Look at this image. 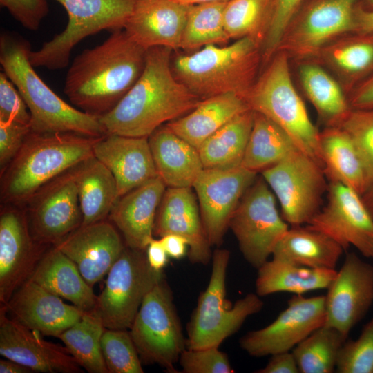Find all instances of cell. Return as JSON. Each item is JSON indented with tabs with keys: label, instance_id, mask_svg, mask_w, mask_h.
<instances>
[{
	"label": "cell",
	"instance_id": "f1b7e54d",
	"mask_svg": "<svg viewBox=\"0 0 373 373\" xmlns=\"http://www.w3.org/2000/svg\"><path fill=\"white\" fill-rule=\"evenodd\" d=\"M83 311L95 309L97 296L77 265L55 246L43 256L29 278Z\"/></svg>",
	"mask_w": 373,
	"mask_h": 373
},
{
	"label": "cell",
	"instance_id": "3957f363",
	"mask_svg": "<svg viewBox=\"0 0 373 373\" xmlns=\"http://www.w3.org/2000/svg\"><path fill=\"white\" fill-rule=\"evenodd\" d=\"M31 46L19 34L0 35V64L25 101L37 133H75L89 137L106 134L99 117L69 105L39 77L30 60Z\"/></svg>",
	"mask_w": 373,
	"mask_h": 373
},
{
	"label": "cell",
	"instance_id": "f546056e",
	"mask_svg": "<svg viewBox=\"0 0 373 373\" xmlns=\"http://www.w3.org/2000/svg\"><path fill=\"white\" fill-rule=\"evenodd\" d=\"M248 110L251 109L242 97L222 94L201 100L191 112L165 125L198 149L215 132Z\"/></svg>",
	"mask_w": 373,
	"mask_h": 373
},
{
	"label": "cell",
	"instance_id": "4dcf8cb0",
	"mask_svg": "<svg viewBox=\"0 0 373 373\" xmlns=\"http://www.w3.org/2000/svg\"><path fill=\"white\" fill-rule=\"evenodd\" d=\"M71 171L83 215L82 225L108 219L118 199L117 182L111 171L94 155Z\"/></svg>",
	"mask_w": 373,
	"mask_h": 373
},
{
	"label": "cell",
	"instance_id": "680465c9",
	"mask_svg": "<svg viewBox=\"0 0 373 373\" xmlns=\"http://www.w3.org/2000/svg\"><path fill=\"white\" fill-rule=\"evenodd\" d=\"M180 3L187 5H195L204 3H213V2H222L227 3L231 0H176Z\"/></svg>",
	"mask_w": 373,
	"mask_h": 373
},
{
	"label": "cell",
	"instance_id": "e0dca14e",
	"mask_svg": "<svg viewBox=\"0 0 373 373\" xmlns=\"http://www.w3.org/2000/svg\"><path fill=\"white\" fill-rule=\"evenodd\" d=\"M51 245L36 240L23 207L4 204L0 213V303L27 281Z\"/></svg>",
	"mask_w": 373,
	"mask_h": 373
},
{
	"label": "cell",
	"instance_id": "d6a6232c",
	"mask_svg": "<svg viewBox=\"0 0 373 373\" xmlns=\"http://www.w3.org/2000/svg\"><path fill=\"white\" fill-rule=\"evenodd\" d=\"M301 88L325 127H339L352 108L339 82L315 59L297 61Z\"/></svg>",
	"mask_w": 373,
	"mask_h": 373
},
{
	"label": "cell",
	"instance_id": "c3c4849f",
	"mask_svg": "<svg viewBox=\"0 0 373 373\" xmlns=\"http://www.w3.org/2000/svg\"><path fill=\"white\" fill-rule=\"evenodd\" d=\"M31 130L15 122H0V171L2 173L23 146Z\"/></svg>",
	"mask_w": 373,
	"mask_h": 373
},
{
	"label": "cell",
	"instance_id": "83f0119b",
	"mask_svg": "<svg viewBox=\"0 0 373 373\" xmlns=\"http://www.w3.org/2000/svg\"><path fill=\"white\" fill-rule=\"evenodd\" d=\"M329 68L347 93L373 74V32H350L326 45L314 59Z\"/></svg>",
	"mask_w": 373,
	"mask_h": 373
},
{
	"label": "cell",
	"instance_id": "836d02e7",
	"mask_svg": "<svg viewBox=\"0 0 373 373\" xmlns=\"http://www.w3.org/2000/svg\"><path fill=\"white\" fill-rule=\"evenodd\" d=\"M257 269L256 293L260 297L280 292L303 295L327 289L336 272L333 269L306 267L274 258Z\"/></svg>",
	"mask_w": 373,
	"mask_h": 373
},
{
	"label": "cell",
	"instance_id": "44dd1931",
	"mask_svg": "<svg viewBox=\"0 0 373 373\" xmlns=\"http://www.w3.org/2000/svg\"><path fill=\"white\" fill-rule=\"evenodd\" d=\"M0 354L46 373H79L82 367L66 347L44 339L40 333L10 319L0 308Z\"/></svg>",
	"mask_w": 373,
	"mask_h": 373
},
{
	"label": "cell",
	"instance_id": "484cf974",
	"mask_svg": "<svg viewBox=\"0 0 373 373\" xmlns=\"http://www.w3.org/2000/svg\"><path fill=\"white\" fill-rule=\"evenodd\" d=\"M166 187L157 175L117 200L108 219L120 231L126 247L146 250L154 238L155 216Z\"/></svg>",
	"mask_w": 373,
	"mask_h": 373
},
{
	"label": "cell",
	"instance_id": "e575fe53",
	"mask_svg": "<svg viewBox=\"0 0 373 373\" xmlns=\"http://www.w3.org/2000/svg\"><path fill=\"white\" fill-rule=\"evenodd\" d=\"M320 146L328 182H341L361 195L367 188V180L350 135L341 127H325L320 131Z\"/></svg>",
	"mask_w": 373,
	"mask_h": 373
},
{
	"label": "cell",
	"instance_id": "d590c367",
	"mask_svg": "<svg viewBox=\"0 0 373 373\" xmlns=\"http://www.w3.org/2000/svg\"><path fill=\"white\" fill-rule=\"evenodd\" d=\"M254 112L236 116L198 149L204 169H231L241 165L254 123Z\"/></svg>",
	"mask_w": 373,
	"mask_h": 373
},
{
	"label": "cell",
	"instance_id": "6f0895ef",
	"mask_svg": "<svg viewBox=\"0 0 373 373\" xmlns=\"http://www.w3.org/2000/svg\"><path fill=\"white\" fill-rule=\"evenodd\" d=\"M361 196L366 208L373 218V182L367 187Z\"/></svg>",
	"mask_w": 373,
	"mask_h": 373
},
{
	"label": "cell",
	"instance_id": "d6986e66",
	"mask_svg": "<svg viewBox=\"0 0 373 373\" xmlns=\"http://www.w3.org/2000/svg\"><path fill=\"white\" fill-rule=\"evenodd\" d=\"M327 290L324 325L348 337L373 305V265L347 253Z\"/></svg>",
	"mask_w": 373,
	"mask_h": 373
},
{
	"label": "cell",
	"instance_id": "db71d44e",
	"mask_svg": "<svg viewBox=\"0 0 373 373\" xmlns=\"http://www.w3.org/2000/svg\"><path fill=\"white\" fill-rule=\"evenodd\" d=\"M160 239L169 257L179 260L186 254L189 244L184 237L170 233L164 236Z\"/></svg>",
	"mask_w": 373,
	"mask_h": 373
},
{
	"label": "cell",
	"instance_id": "7c38bea8",
	"mask_svg": "<svg viewBox=\"0 0 373 373\" xmlns=\"http://www.w3.org/2000/svg\"><path fill=\"white\" fill-rule=\"evenodd\" d=\"M276 196L262 176L256 177L238 202L229 222L245 260L258 269L272 256L288 230Z\"/></svg>",
	"mask_w": 373,
	"mask_h": 373
},
{
	"label": "cell",
	"instance_id": "9f6ffc18",
	"mask_svg": "<svg viewBox=\"0 0 373 373\" xmlns=\"http://www.w3.org/2000/svg\"><path fill=\"white\" fill-rule=\"evenodd\" d=\"M1 373H31L33 371L28 367L17 361L4 358L0 360Z\"/></svg>",
	"mask_w": 373,
	"mask_h": 373
},
{
	"label": "cell",
	"instance_id": "ee69618b",
	"mask_svg": "<svg viewBox=\"0 0 373 373\" xmlns=\"http://www.w3.org/2000/svg\"><path fill=\"white\" fill-rule=\"evenodd\" d=\"M338 373H373V316L363 326L359 336L348 338L342 345L336 360Z\"/></svg>",
	"mask_w": 373,
	"mask_h": 373
},
{
	"label": "cell",
	"instance_id": "f5cc1de1",
	"mask_svg": "<svg viewBox=\"0 0 373 373\" xmlns=\"http://www.w3.org/2000/svg\"><path fill=\"white\" fill-rule=\"evenodd\" d=\"M148 262L155 271H163L168 262V254L160 238H153L146 249Z\"/></svg>",
	"mask_w": 373,
	"mask_h": 373
},
{
	"label": "cell",
	"instance_id": "f35d334b",
	"mask_svg": "<svg viewBox=\"0 0 373 373\" xmlns=\"http://www.w3.org/2000/svg\"><path fill=\"white\" fill-rule=\"evenodd\" d=\"M347 338L325 325L314 330L291 350L299 372H334L339 350Z\"/></svg>",
	"mask_w": 373,
	"mask_h": 373
},
{
	"label": "cell",
	"instance_id": "d4e9b609",
	"mask_svg": "<svg viewBox=\"0 0 373 373\" xmlns=\"http://www.w3.org/2000/svg\"><path fill=\"white\" fill-rule=\"evenodd\" d=\"M191 6L176 0H135L123 29L146 50L157 46L177 50Z\"/></svg>",
	"mask_w": 373,
	"mask_h": 373
},
{
	"label": "cell",
	"instance_id": "8fae6325",
	"mask_svg": "<svg viewBox=\"0 0 373 373\" xmlns=\"http://www.w3.org/2000/svg\"><path fill=\"white\" fill-rule=\"evenodd\" d=\"M261 175L278 200L291 226L307 224L323 207L328 182L323 168L298 149Z\"/></svg>",
	"mask_w": 373,
	"mask_h": 373
},
{
	"label": "cell",
	"instance_id": "5b68a950",
	"mask_svg": "<svg viewBox=\"0 0 373 373\" xmlns=\"http://www.w3.org/2000/svg\"><path fill=\"white\" fill-rule=\"evenodd\" d=\"M95 139L75 133L30 131L18 154L1 173V201L23 207L45 184L93 155Z\"/></svg>",
	"mask_w": 373,
	"mask_h": 373
},
{
	"label": "cell",
	"instance_id": "7a4b0ae2",
	"mask_svg": "<svg viewBox=\"0 0 373 373\" xmlns=\"http://www.w3.org/2000/svg\"><path fill=\"white\" fill-rule=\"evenodd\" d=\"M146 49L124 30L113 31L102 44L73 61L64 91L78 109L99 117L110 112L141 75Z\"/></svg>",
	"mask_w": 373,
	"mask_h": 373
},
{
	"label": "cell",
	"instance_id": "ab89813d",
	"mask_svg": "<svg viewBox=\"0 0 373 373\" xmlns=\"http://www.w3.org/2000/svg\"><path fill=\"white\" fill-rule=\"evenodd\" d=\"M227 3L191 5L184 26L180 48L186 51L207 45H224L230 40L224 27Z\"/></svg>",
	"mask_w": 373,
	"mask_h": 373
},
{
	"label": "cell",
	"instance_id": "ac0fdd59",
	"mask_svg": "<svg viewBox=\"0 0 373 373\" xmlns=\"http://www.w3.org/2000/svg\"><path fill=\"white\" fill-rule=\"evenodd\" d=\"M257 173L243 166L203 169L193 188L202 224L211 247L222 245L230 219L243 194Z\"/></svg>",
	"mask_w": 373,
	"mask_h": 373
},
{
	"label": "cell",
	"instance_id": "816d5d0a",
	"mask_svg": "<svg viewBox=\"0 0 373 373\" xmlns=\"http://www.w3.org/2000/svg\"><path fill=\"white\" fill-rule=\"evenodd\" d=\"M352 109H373V74L347 95Z\"/></svg>",
	"mask_w": 373,
	"mask_h": 373
},
{
	"label": "cell",
	"instance_id": "f6af8a7d",
	"mask_svg": "<svg viewBox=\"0 0 373 373\" xmlns=\"http://www.w3.org/2000/svg\"><path fill=\"white\" fill-rule=\"evenodd\" d=\"M305 0H274L271 18L261 50L262 67L277 52L289 23Z\"/></svg>",
	"mask_w": 373,
	"mask_h": 373
},
{
	"label": "cell",
	"instance_id": "60d3db41",
	"mask_svg": "<svg viewBox=\"0 0 373 373\" xmlns=\"http://www.w3.org/2000/svg\"><path fill=\"white\" fill-rule=\"evenodd\" d=\"M274 0H231L224 8L226 32L230 39L249 37L261 45L269 23Z\"/></svg>",
	"mask_w": 373,
	"mask_h": 373
},
{
	"label": "cell",
	"instance_id": "6da1fadb",
	"mask_svg": "<svg viewBox=\"0 0 373 373\" xmlns=\"http://www.w3.org/2000/svg\"><path fill=\"white\" fill-rule=\"evenodd\" d=\"M173 51L161 46L147 49L137 82L114 108L99 117L106 133L148 137L164 124L197 107L201 99L173 72Z\"/></svg>",
	"mask_w": 373,
	"mask_h": 373
},
{
	"label": "cell",
	"instance_id": "b9f144b4",
	"mask_svg": "<svg viewBox=\"0 0 373 373\" xmlns=\"http://www.w3.org/2000/svg\"><path fill=\"white\" fill-rule=\"evenodd\" d=\"M102 354L108 373H143L142 363L128 329L106 328Z\"/></svg>",
	"mask_w": 373,
	"mask_h": 373
},
{
	"label": "cell",
	"instance_id": "ba28073f",
	"mask_svg": "<svg viewBox=\"0 0 373 373\" xmlns=\"http://www.w3.org/2000/svg\"><path fill=\"white\" fill-rule=\"evenodd\" d=\"M128 331L142 365L176 372L174 365L186 345L166 277L145 296Z\"/></svg>",
	"mask_w": 373,
	"mask_h": 373
},
{
	"label": "cell",
	"instance_id": "1f68e13d",
	"mask_svg": "<svg viewBox=\"0 0 373 373\" xmlns=\"http://www.w3.org/2000/svg\"><path fill=\"white\" fill-rule=\"evenodd\" d=\"M344 251L332 238L305 224L288 229L272 258L309 268L336 270Z\"/></svg>",
	"mask_w": 373,
	"mask_h": 373
},
{
	"label": "cell",
	"instance_id": "30bf717a",
	"mask_svg": "<svg viewBox=\"0 0 373 373\" xmlns=\"http://www.w3.org/2000/svg\"><path fill=\"white\" fill-rule=\"evenodd\" d=\"M165 275L149 265L146 250L126 247L107 274L95 310L104 327L129 329L148 293Z\"/></svg>",
	"mask_w": 373,
	"mask_h": 373
},
{
	"label": "cell",
	"instance_id": "9c48e42d",
	"mask_svg": "<svg viewBox=\"0 0 373 373\" xmlns=\"http://www.w3.org/2000/svg\"><path fill=\"white\" fill-rule=\"evenodd\" d=\"M68 17L66 28L41 47L32 50L34 67L49 70L66 68L73 48L84 38L104 30L123 29L135 0H55Z\"/></svg>",
	"mask_w": 373,
	"mask_h": 373
},
{
	"label": "cell",
	"instance_id": "7402d4cb",
	"mask_svg": "<svg viewBox=\"0 0 373 373\" xmlns=\"http://www.w3.org/2000/svg\"><path fill=\"white\" fill-rule=\"evenodd\" d=\"M3 307L7 316L44 336L58 338L76 323L85 311L63 302L61 298L28 279Z\"/></svg>",
	"mask_w": 373,
	"mask_h": 373
},
{
	"label": "cell",
	"instance_id": "8d00e7d4",
	"mask_svg": "<svg viewBox=\"0 0 373 373\" xmlns=\"http://www.w3.org/2000/svg\"><path fill=\"white\" fill-rule=\"evenodd\" d=\"M297 149L283 129L265 115L254 112L241 166L256 173H261Z\"/></svg>",
	"mask_w": 373,
	"mask_h": 373
},
{
	"label": "cell",
	"instance_id": "4316f807",
	"mask_svg": "<svg viewBox=\"0 0 373 373\" xmlns=\"http://www.w3.org/2000/svg\"><path fill=\"white\" fill-rule=\"evenodd\" d=\"M157 175L167 187H193L204 166L198 150L165 124L149 137Z\"/></svg>",
	"mask_w": 373,
	"mask_h": 373
},
{
	"label": "cell",
	"instance_id": "cb8c5ba5",
	"mask_svg": "<svg viewBox=\"0 0 373 373\" xmlns=\"http://www.w3.org/2000/svg\"><path fill=\"white\" fill-rule=\"evenodd\" d=\"M93 152L114 175L118 198L157 176L147 137L106 133L95 139Z\"/></svg>",
	"mask_w": 373,
	"mask_h": 373
},
{
	"label": "cell",
	"instance_id": "91938a15",
	"mask_svg": "<svg viewBox=\"0 0 373 373\" xmlns=\"http://www.w3.org/2000/svg\"><path fill=\"white\" fill-rule=\"evenodd\" d=\"M360 4L365 10H373V0H363Z\"/></svg>",
	"mask_w": 373,
	"mask_h": 373
},
{
	"label": "cell",
	"instance_id": "bcb514c9",
	"mask_svg": "<svg viewBox=\"0 0 373 373\" xmlns=\"http://www.w3.org/2000/svg\"><path fill=\"white\" fill-rule=\"evenodd\" d=\"M178 362L183 373H232L228 356L219 347L185 348Z\"/></svg>",
	"mask_w": 373,
	"mask_h": 373
},
{
	"label": "cell",
	"instance_id": "f907efd6",
	"mask_svg": "<svg viewBox=\"0 0 373 373\" xmlns=\"http://www.w3.org/2000/svg\"><path fill=\"white\" fill-rule=\"evenodd\" d=\"M256 373H300L299 369L291 351L271 355L266 365L255 371Z\"/></svg>",
	"mask_w": 373,
	"mask_h": 373
},
{
	"label": "cell",
	"instance_id": "11a10c76",
	"mask_svg": "<svg viewBox=\"0 0 373 373\" xmlns=\"http://www.w3.org/2000/svg\"><path fill=\"white\" fill-rule=\"evenodd\" d=\"M356 32H373V10L364 9L358 3L356 9Z\"/></svg>",
	"mask_w": 373,
	"mask_h": 373
},
{
	"label": "cell",
	"instance_id": "4fadbf2b",
	"mask_svg": "<svg viewBox=\"0 0 373 373\" xmlns=\"http://www.w3.org/2000/svg\"><path fill=\"white\" fill-rule=\"evenodd\" d=\"M358 3V0L303 3L287 28L278 50L296 61L314 59L331 41L355 31Z\"/></svg>",
	"mask_w": 373,
	"mask_h": 373
},
{
	"label": "cell",
	"instance_id": "5bb4252c",
	"mask_svg": "<svg viewBox=\"0 0 373 373\" xmlns=\"http://www.w3.org/2000/svg\"><path fill=\"white\" fill-rule=\"evenodd\" d=\"M325 321V295L305 297L294 294L272 323L247 332L240 338L239 345L254 357L291 351Z\"/></svg>",
	"mask_w": 373,
	"mask_h": 373
},
{
	"label": "cell",
	"instance_id": "2e32d148",
	"mask_svg": "<svg viewBox=\"0 0 373 373\" xmlns=\"http://www.w3.org/2000/svg\"><path fill=\"white\" fill-rule=\"evenodd\" d=\"M306 225L327 235L345 251L352 245L373 259V218L361 195L343 183L328 182L326 204Z\"/></svg>",
	"mask_w": 373,
	"mask_h": 373
},
{
	"label": "cell",
	"instance_id": "9a60e30c",
	"mask_svg": "<svg viewBox=\"0 0 373 373\" xmlns=\"http://www.w3.org/2000/svg\"><path fill=\"white\" fill-rule=\"evenodd\" d=\"M71 169L42 186L23 206L30 232L41 243L53 246L82 224Z\"/></svg>",
	"mask_w": 373,
	"mask_h": 373
},
{
	"label": "cell",
	"instance_id": "8992f818",
	"mask_svg": "<svg viewBox=\"0 0 373 373\" xmlns=\"http://www.w3.org/2000/svg\"><path fill=\"white\" fill-rule=\"evenodd\" d=\"M262 68L245 97L249 108L279 126L299 150L323 168L320 131L293 83L289 57L278 50Z\"/></svg>",
	"mask_w": 373,
	"mask_h": 373
},
{
	"label": "cell",
	"instance_id": "7dc6e473",
	"mask_svg": "<svg viewBox=\"0 0 373 373\" xmlns=\"http://www.w3.org/2000/svg\"><path fill=\"white\" fill-rule=\"evenodd\" d=\"M30 113L19 90L6 74L0 73V122H15L30 126Z\"/></svg>",
	"mask_w": 373,
	"mask_h": 373
},
{
	"label": "cell",
	"instance_id": "ffe728a7",
	"mask_svg": "<svg viewBox=\"0 0 373 373\" xmlns=\"http://www.w3.org/2000/svg\"><path fill=\"white\" fill-rule=\"evenodd\" d=\"M54 246L74 262L92 287L108 274L126 247L108 219L81 225Z\"/></svg>",
	"mask_w": 373,
	"mask_h": 373
},
{
	"label": "cell",
	"instance_id": "52a82bcc",
	"mask_svg": "<svg viewBox=\"0 0 373 373\" xmlns=\"http://www.w3.org/2000/svg\"><path fill=\"white\" fill-rule=\"evenodd\" d=\"M230 252L217 248L212 255L209 284L200 293L187 323L186 348L220 347L236 333L248 317L261 311L264 302L256 293H249L233 305L226 299L227 270Z\"/></svg>",
	"mask_w": 373,
	"mask_h": 373
},
{
	"label": "cell",
	"instance_id": "74e56055",
	"mask_svg": "<svg viewBox=\"0 0 373 373\" xmlns=\"http://www.w3.org/2000/svg\"><path fill=\"white\" fill-rule=\"evenodd\" d=\"M105 329L95 309L85 311L58 338L82 368L89 373H108L101 350Z\"/></svg>",
	"mask_w": 373,
	"mask_h": 373
},
{
	"label": "cell",
	"instance_id": "7bdbcfd3",
	"mask_svg": "<svg viewBox=\"0 0 373 373\" xmlns=\"http://www.w3.org/2000/svg\"><path fill=\"white\" fill-rule=\"evenodd\" d=\"M339 127L350 135L356 149L367 187L373 182V109H352Z\"/></svg>",
	"mask_w": 373,
	"mask_h": 373
},
{
	"label": "cell",
	"instance_id": "681fc988",
	"mask_svg": "<svg viewBox=\"0 0 373 373\" xmlns=\"http://www.w3.org/2000/svg\"><path fill=\"white\" fill-rule=\"evenodd\" d=\"M2 7L24 28L35 31L48 14L46 0H0Z\"/></svg>",
	"mask_w": 373,
	"mask_h": 373
},
{
	"label": "cell",
	"instance_id": "603a6c76",
	"mask_svg": "<svg viewBox=\"0 0 373 373\" xmlns=\"http://www.w3.org/2000/svg\"><path fill=\"white\" fill-rule=\"evenodd\" d=\"M197 200L191 187H166L157 211L153 236L173 233L184 237L189 244V261L206 265L213 254Z\"/></svg>",
	"mask_w": 373,
	"mask_h": 373
},
{
	"label": "cell",
	"instance_id": "277c9868",
	"mask_svg": "<svg viewBox=\"0 0 373 373\" xmlns=\"http://www.w3.org/2000/svg\"><path fill=\"white\" fill-rule=\"evenodd\" d=\"M175 77L201 100L226 93L245 99L262 68L261 45L249 37L207 45L171 60Z\"/></svg>",
	"mask_w": 373,
	"mask_h": 373
}]
</instances>
